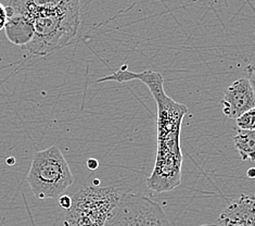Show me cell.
I'll return each mask as SVG.
<instances>
[{"mask_svg":"<svg viewBox=\"0 0 255 226\" xmlns=\"http://www.w3.org/2000/svg\"><path fill=\"white\" fill-rule=\"evenodd\" d=\"M135 79L142 82L149 88L157 108L156 156L152 172L147 179V186L159 194L172 192L181 183L183 152L180 147V131L188 108L167 96L164 90L162 74L152 70L133 73L124 65L113 74L98 79V83L109 81L125 83Z\"/></svg>","mask_w":255,"mask_h":226,"instance_id":"1","label":"cell"},{"mask_svg":"<svg viewBox=\"0 0 255 226\" xmlns=\"http://www.w3.org/2000/svg\"><path fill=\"white\" fill-rule=\"evenodd\" d=\"M74 182L68 161L57 146L37 151L33 156L27 183L36 198H59Z\"/></svg>","mask_w":255,"mask_h":226,"instance_id":"2","label":"cell"},{"mask_svg":"<svg viewBox=\"0 0 255 226\" xmlns=\"http://www.w3.org/2000/svg\"><path fill=\"white\" fill-rule=\"evenodd\" d=\"M124 194L118 186L84 185L72 196L63 226H105Z\"/></svg>","mask_w":255,"mask_h":226,"instance_id":"3","label":"cell"},{"mask_svg":"<svg viewBox=\"0 0 255 226\" xmlns=\"http://www.w3.org/2000/svg\"><path fill=\"white\" fill-rule=\"evenodd\" d=\"M31 21L34 26V36L22 49L42 57L69 45L78 30L81 14L38 16Z\"/></svg>","mask_w":255,"mask_h":226,"instance_id":"4","label":"cell"},{"mask_svg":"<svg viewBox=\"0 0 255 226\" xmlns=\"http://www.w3.org/2000/svg\"><path fill=\"white\" fill-rule=\"evenodd\" d=\"M105 226H171L165 212L150 198L125 193Z\"/></svg>","mask_w":255,"mask_h":226,"instance_id":"5","label":"cell"},{"mask_svg":"<svg viewBox=\"0 0 255 226\" xmlns=\"http://www.w3.org/2000/svg\"><path fill=\"white\" fill-rule=\"evenodd\" d=\"M8 19L20 14L32 20L38 16L57 14H81L80 0H10L5 5Z\"/></svg>","mask_w":255,"mask_h":226,"instance_id":"6","label":"cell"},{"mask_svg":"<svg viewBox=\"0 0 255 226\" xmlns=\"http://www.w3.org/2000/svg\"><path fill=\"white\" fill-rule=\"evenodd\" d=\"M222 105L224 114L234 120L255 107V94L247 78H239L229 85L224 94Z\"/></svg>","mask_w":255,"mask_h":226,"instance_id":"7","label":"cell"},{"mask_svg":"<svg viewBox=\"0 0 255 226\" xmlns=\"http://www.w3.org/2000/svg\"><path fill=\"white\" fill-rule=\"evenodd\" d=\"M218 226H255V197L241 195L217 219Z\"/></svg>","mask_w":255,"mask_h":226,"instance_id":"8","label":"cell"},{"mask_svg":"<svg viewBox=\"0 0 255 226\" xmlns=\"http://www.w3.org/2000/svg\"><path fill=\"white\" fill-rule=\"evenodd\" d=\"M7 38L21 48L26 46L34 36V26L32 21L20 14H12L4 26Z\"/></svg>","mask_w":255,"mask_h":226,"instance_id":"9","label":"cell"},{"mask_svg":"<svg viewBox=\"0 0 255 226\" xmlns=\"http://www.w3.org/2000/svg\"><path fill=\"white\" fill-rule=\"evenodd\" d=\"M234 144L244 161H255V131L239 130L234 137Z\"/></svg>","mask_w":255,"mask_h":226,"instance_id":"10","label":"cell"},{"mask_svg":"<svg viewBox=\"0 0 255 226\" xmlns=\"http://www.w3.org/2000/svg\"><path fill=\"white\" fill-rule=\"evenodd\" d=\"M236 124L240 130L255 131V107L237 119Z\"/></svg>","mask_w":255,"mask_h":226,"instance_id":"11","label":"cell"},{"mask_svg":"<svg viewBox=\"0 0 255 226\" xmlns=\"http://www.w3.org/2000/svg\"><path fill=\"white\" fill-rule=\"evenodd\" d=\"M247 71V75H248V81L250 83L251 87L255 94V63H252L250 65H248L246 68Z\"/></svg>","mask_w":255,"mask_h":226,"instance_id":"12","label":"cell"},{"mask_svg":"<svg viewBox=\"0 0 255 226\" xmlns=\"http://www.w3.org/2000/svg\"><path fill=\"white\" fill-rule=\"evenodd\" d=\"M8 21V14H7V9H5V5H3L0 2V30L3 29L5 24Z\"/></svg>","mask_w":255,"mask_h":226,"instance_id":"13","label":"cell"},{"mask_svg":"<svg viewBox=\"0 0 255 226\" xmlns=\"http://www.w3.org/2000/svg\"><path fill=\"white\" fill-rule=\"evenodd\" d=\"M59 205L65 211L70 209V207L72 205V197L68 196V195H62L61 197H59Z\"/></svg>","mask_w":255,"mask_h":226,"instance_id":"14","label":"cell"},{"mask_svg":"<svg viewBox=\"0 0 255 226\" xmlns=\"http://www.w3.org/2000/svg\"><path fill=\"white\" fill-rule=\"evenodd\" d=\"M86 164H87V168L89 170H96V169H98V167H99L98 160H96V159H94V158L88 159Z\"/></svg>","mask_w":255,"mask_h":226,"instance_id":"15","label":"cell"},{"mask_svg":"<svg viewBox=\"0 0 255 226\" xmlns=\"http://www.w3.org/2000/svg\"><path fill=\"white\" fill-rule=\"evenodd\" d=\"M247 174H248L249 179H254V177H255V169H254V168H251L250 170H248Z\"/></svg>","mask_w":255,"mask_h":226,"instance_id":"16","label":"cell"},{"mask_svg":"<svg viewBox=\"0 0 255 226\" xmlns=\"http://www.w3.org/2000/svg\"><path fill=\"white\" fill-rule=\"evenodd\" d=\"M200 226H218V225H213V224H205V225H200Z\"/></svg>","mask_w":255,"mask_h":226,"instance_id":"17","label":"cell"}]
</instances>
